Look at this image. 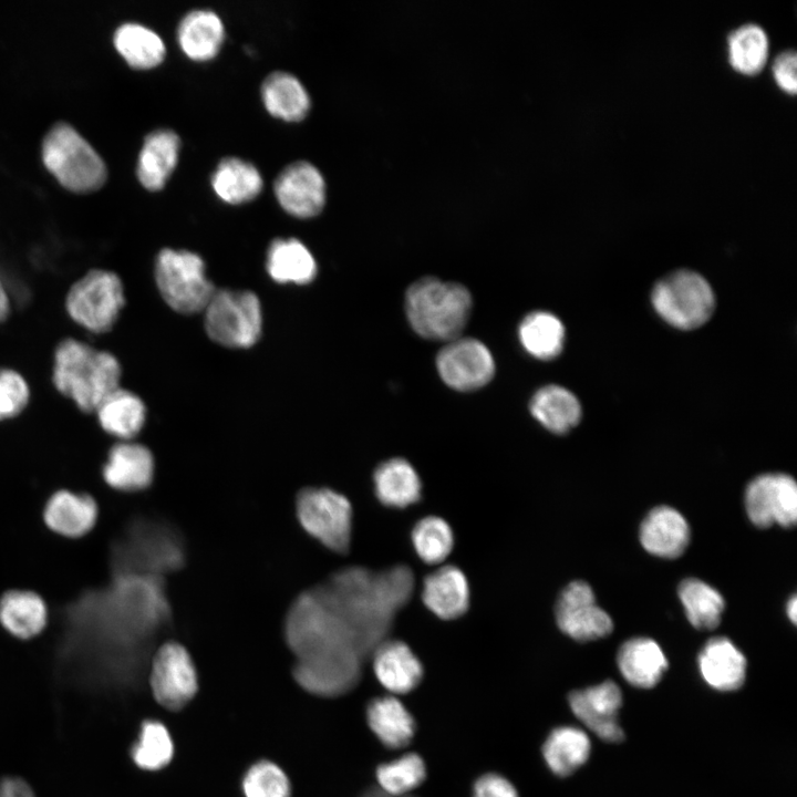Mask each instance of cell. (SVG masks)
I'll return each mask as SVG.
<instances>
[{
    "instance_id": "6da1fadb",
    "label": "cell",
    "mask_w": 797,
    "mask_h": 797,
    "mask_svg": "<svg viewBox=\"0 0 797 797\" xmlns=\"http://www.w3.org/2000/svg\"><path fill=\"white\" fill-rule=\"evenodd\" d=\"M413 576L406 566L380 572L352 568L338 573L322 591L351 630L363 658L387 640L396 612L413 593Z\"/></svg>"
},
{
    "instance_id": "7a4b0ae2",
    "label": "cell",
    "mask_w": 797,
    "mask_h": 797,
    "mask_svg": "<svg viewBox=\"0 0 797 797\" xmlns=\"http://www.w3.org/2000/svg\"><path fill=\"white\" fill-rule=\"evenodd\" d=\"M52 381L55 389L84 413H94L101 402L120 387L122 368L112 353L74 338L54 350Z\"/></svg>"
},
{
    "instance_id": "3957f363",
    "label": "cell",
    "mask_w": 797,
    "mask_h": 797,
    "mask_svg": "<svg viewBox=\"0 0 797 797\" xmlns=\"http://www.w3.org/2000/svg\"><path fill=\"white\" fill-rule=\"evenodd\" d=\"M472 296L460 283L424 277L405 294V311L413 330L429 340L451 341L459 337L472 310Z\"/></svg>"
},
{
    "instance_id": "277c9868",
    "label": "cell",
    "mask_w": 797,
    "mask_h": 797,
    "mask_svg": "<svg viewBox=\"0 0 797 797\" xmlns=\"http://www.w3.org/2000/svg\"><path fill=\"white\" fill-rule=\"evenodd\" d=\"M42 159L61 185L91 192L106 179V166L92 145L71 125L59 123L44 137Z\"/></svg>"
},
{
    "instance_id": "5b68a950",
    "label": "cell",
    "mask_w": 797,
    "mask_h": 797,
    "mask_svg": "<svg viewBox=\"0 0 797 797\" xmlns=\"http://www.w3.org/2000/svg\"><path fill=\"white\" fill-rule=\"evenodd\" d=\"M155 281L165 302L183 314L204 311L216 291L200 256L188 250L162 249L155 261Z\"/></svg>"
},
{
    "instance_id": "8992f818",
    "label": "cell",
    "mask_w": 797,
    "mask_h": 797,
    "mask_svg": "<svg viewBox=\"0 0 797 797\" xmlns=\"http://www.w3.org/2000/svg\"><path fill=\"white\" fill-rule=\"evenodd\" d=\"M651 302L665 322L682 330L703 325L715 309L710 283L697 272L685 269L659 280L652 289Z\"/></svg>"
},
{
    "instance_id": "52a82bcc",
    "label": "cell",
    "mask_w": 797,
    "mask_h": 797,
    "mask_svg": "<svg viewBox=\"0 0 797 797\" xmlns=\"http://www.w3.org/2000/svg\"><path fill=\"white\" fill-rule=\"evenodd\" d=\"M125 304L122 280L112 271L92 269L76 280L65 297L69 317L83 329L106 333Z\"/></svg>"
},
{
    "instance_id": "ba28073f",
    "label": "cell",
    "mask_w": 797,
    "mask_h": 797,
    "mask_svg": "<svg viewBox=\"0 0 797 797\" xmlns=\"http://www.w3.org/2000/svg\"><path fill=\"white\" fill-rule=\"evenodd\" d=\"M203 312L208 337L220 345L249 348L261 334V306L251 291L216 290Z\"/></svg>"
},
{
    "instance_id": "9c48e42d",
    "label": "cell",
    "mask_w": 797,
    "mask_h": 797,
    "mask_svg": "<svg viewBox=\"0 0 797 797\" xmlns=\"http://www.w3.org/2000/svg\"><path fill=\"white\" fill-rule=\"evenodd\" d=\"M301 526L327 548L345 553L351 544L352 506L348 498L329 488H307L297 499Z\"/></svg>"
},
{
    "instance_id": "30bf717a",
    "label": "cell",
    "mask_w": 797,
    "mask_h": 797,
    "mask_svg": "<svg viewBox=\"0 0 797 797\" xmlns=\"http://www.w3.org/2000/svg\"><path fill=\"white\" fill-rule=\"evenodd\" d=\"M149 685L158 704L177 711L188 704L198 690V677L190 654L182 644L170 641L155 652Z\"/></svg>"
},
{
    "instance_id": "8fae6325",
    "label": "cell",
    "mask_w": 797,
    "mask_h": 797,
    "mask_svg": "<svg viewBox=\"0 0 797 797\" xmlns=\"http://www.w3.org/2000/svg\"><path fill=\"white\" fill-rule=\"evenodd\" d=\"M436 368L443 382L456 391L478 390L495 374L490 351L474 338L448 341L437 353Z\"/></svg>"
},
{
    "instance_id": "7c38bea8",
    "label": "cell",
    "mask_w": 797,
    "mask_h": 797,
    "mask_svg": "<svg viewBox=\"0 0 797 797\" xmlns=\"http://www.w3.org/2000/svg\"><path fill=\"white\" fill-rule=\"evenodd\" d=\"M745 506L751 521L757 527L794 526L797 520L795 479L782 473L755 477L746 488Z\"/></svg>"
},
{
    "instance_id": "4fadbf2b",
    "label": "cell",
    "mask_w": 797,
    "mask_h": 797,
    "mask_svg": "<svg viewBox=\"0 0 797 797\" xmlns=\"http://www.w3.org/2000/svg\"><path fill=\"white\" fill-rule=\"evenodd\" d=\"M555 614L559 629L577 641L600 639L613 629L612 619L597 604L591 587L580 580L560 592Z\"/></svg>"
},
{
    "instance_id": "5bb4252c",
    "label": "cell",
    "mask_w": 797,
    "mask_h": 797,
    "mask_svg": "<svg viewBox=\"0 0 797 797\" xmlns=\"http://www.w3.org/2000/svg\"><path fill=\"white\" fill-rule=\"evenodd\" d=\"M273 190L280 206L299 218L318 215L325 203V183L320 170L308 161H296L278 174Z\"/></svg>"
},
{
    "instance_id": "9a60e30c",
    "label": "cell",
    "mask_w": 797,
    "mask_h": 797,
    "mask_svg": "<svg viewBox=\"0 0 797 797\" xmlns=\"http://www.w3.org/2000/svg\"><path fill=\"white\" fill-rule=\"evenodd\" d=\"M99 516L100 506L93 495L68 488L53 491L42 509L46 529L71 540L87 536L95 528Z\"/></svg>"
},
{
    "instance_id": "2e32d148",
    "label": "cell",
    "mask_w": 797,
    "mask_h": 797,
    "mask_svg": "<svg viewBox=\"0 0 797 797\" xmlns=\"http://www.w3.org/2000/svg\"><path fill=\"white\" fill-rule=\"evenodd\" d=\"M568 701L573 714L601 739L619 743L624 738L618 722L622 695L613 681L573 691Z\"/></svg>"
},
{
    "instance_id": "e0dca14e",
    "label": "cell",
    "mask_w": 797,
    "mask_h": 797,
    "mask_svg": "<svg viewBox=\"0 0 797 797\" xmlns=\"http://www.w3.org/2000/svg\"><path fill=\"white\" fill-rule=\"evenodd\" d=\"M362 660L349 655H320L299 659L294 667L298 683L320 696H337L359 681Z\"/></svg>"
},
{
    "instance_id": "ac0fdd59",
    "label": "cell",
    "mask_w": 797,
    "mask_h": 797,
    "mask_svg": "<svg viewBox=\"0 0 797 797\" xmlns=\"http://www.w3.org/2000/svg\"><path fill=\"white\" fill-rule=\"evenodd\" d=\"M154 474L151 451L136 442L120 441L107 452L101 475L104 483L120 491H137L148 487Z\"/></svg>"
},
{
    "instance_id": "d6986e66",
    "label": "cell",
    "mask_w": 797,
    "mask_h": 797,
    "mask_svg": "<svg viewBox=\"0 0 797 797\" xmlns=\"http://www.w3.org/2000/svg\"><path fill=\"white\" fill-rule=\"evenodd\" d=\"M48 623L49 608L39 592L10 588L0 594V627L12 638L34 639Z\"/></svg>"
},
{
    "instance_id": "ffe728a7",
    "label": "cell",
    "mask_w": 797,
    "mask_h": 797,
    "mask_svg": "<svg viewBox=\"0 0 797 797\" xmlns=\"http://www.w3.org/2000/svg\"><path fill=\"white\" fill-rule=\"evenodd\" d=\"M372 654L374 674L390 693L406 694L421 683L423 665L405 642L387 639Z\"/></svg>"
},
{
    "instance_id": "44dd1931",
    "label": "cell",
    "mask_w": 797,
    "mask_h": 797,
    "mask_svg": "<svg viewBox=\"0 0 797 797\" xmlns=\"http://www.w3.org/2000/svg\"><path fill=\"white\" fill-rule=\"evenodd\" d=\"M422 600L442 620L464 615L470 602L469 582L460 568L443 566L425 577Z\"/></svg>"
},
{
    "instance_id": "7402d4cb",
    "label": "cell",
    "mask_w": 797,
    "mask_h": 797,
    "mask_svg": "<svg viewBox=\"0 0 797 797\" xmlns=\"http://www.w3.org/2000/svg\"><path fill=\"white\" fill-rule=\"evenodd\" d=\"M640 540L650 553L662 558H677L690 541V527L685 518L672 507L653 508L640 527Z\"/></svg>"
},
{
    "instance_id": "603a6c76",
    "label": "cell",
    "mask_w": 797,
    "mask_h": 797,
    "mask_svg": "<svg viewBox=\"0 0 797 797\" xmlns=\"http://www.w3.org/2000/svg\"><path fill=\"white\" fill-rule=\"evenodd\" d=\"M179 147V136L173 130L158 128L147 134L136 167L145 188L158 190L164 187L178 162Z\"/></svg>"
},
{
    "instance_id": "cb8c5ba5",
    "label": "cell",
    "mask_w": 797,
    "mask_h": 797,
    "mask_svg": "<svg viewBox=\"0 0 797 797\" xmlns=\"http://www.w3.org/2000/svg\"><path fill=\"white\" fill-rule=\"evenodd\" d=\"M698 667L705 682L713 689L735 691L745 681L746 659L729 639L716 636L702 649Z\"/></svg>"
},
{
    "instance_id": "d4e9b609",
    "label": "cell",
    "mask_w": 797,
    "mask_h": 797,
    "mask_svg": "<svg viewBox=\"0 0 797 797\" xmlns=\"http://www.w3.org/2000/svg\"><path fill=\"white\" fill-rule=\"evenodd\" d=\"M379 501L390 508H406L422 496L421 478L413 465L402 457L381 463L373 474Z\"/></svg>"
},
{
    "instance_id": "484cf974",
    "label": "cell",
    "mask_w": 797,
    "mask_h": 797,
    "mask_svg": "<svg viewBox=\"0 0 797 797\" xmlns=\"http://www.w3.org/2000/svg\"><path fill=\"white\" fill-rule=\"evenodd\" d=\"M618 666L633 686L653 687L667 669V660L660 645L649 638H633L619 649Z\"/></svg>"
},
{
    "instance_id": "4316f807",
    "label": "cell",
    "mask_w": 797,
    "mask_h": 797,
    "mask_svg": "<svg viewBox=\"0 0 797 797\" xmlns=\"http://www.w3.org/2000/svg\"><path fill=\"white\" fill-rule=\"evenodd\" d=\"M224 38L225 28L220 17L208 9H194L187 12L177 28V40L182 50L196 61L214 58Z\"/></svg>"
},
{
    "instance_id": "83f0119b",
    "label": "cell",
    "mask_w": 797,
    "mask_h": 797,
    "mask_svg": "<svg viewBox=\"0 0 797 797\" xmlns=\"http://www.w3.org/2000/svg\"><path fill=\"white\" fill-rule=\"evenodd\" d=\"M368 725L389 748L408 745L415 734V722L408 710L394 695L373 698L366 707Z\"/></svg>"
},
{
    "instance_id": "f1b7e54d",
    "label": "cell",
    "mask_w": 797,
    "mask_h": 797,
    "mask_svg": "<svg viewBox=\"0 0 797 797\" xmlns=\"http://www.w3.org/2000/svg\"><path fill=\"white\" fill-rule=\"evenodd\" d=\"M95 413L102 429L121 441L134 438L146 418L142 398L121 386L101 402Z\"/></svg>"
},
{
    "instance_id": "f546056e",
    "label": "cell",
    "mask_w": 797,
    "mask_h": 797,
    "mask_svg": "<svg viewBox=\"0 0 797 797\" xmlns=\"http://www.w3.org/2000/svg\"><path fill=\"white\" fill-rule=\"evenodd\" d=\"M531 415L548 431L566 434L578 425L581 405L568 389L550 384L540 387L531 397Z\"/></svg>"
},
{
    "instance_id": "4dcf8cb0",
    "label": "cell",
    "mask_w": 797,
    "mask_h": 797,
    "mask_svg": "<svg viewBox=\"0 0 797 797\" xmlns=\"http://www.w3.org/2000/svg\"><path fill=\"white\" fill-rule=\"evenodd\" d=\"M267 271L279 283L307 284L317 276V262L297 238H277L267 251Z\"/></svg>"
},
{
    "instance_id": "1f68e13d",
    "label": "cell",
    "mask_w": 797,
    "mask_h": 797,
    "mask_svg": "<svg viewBox=\"0 0 797 797\" xmlns=\"http://www.w3.org/2000/svg\"><path fill=\"white\" fill-rule=\"evenodd\" d=\"M261 99L267 111L282 120H302L311 105L304 85L287 71H273L261 84Z\"/></svg>"
},
{
    "instance_id": "d6a6232c",
    "label": "cell",
    "mask_w": 797,
    "mask_h": 797,
    "mask_svg": "<svg viewBox=\"0 0 797 797\" xmlns=\"http://www.w3.org/2000/svg\"><path fill=\"white\" fill-rule=\"evenodd\" d=\"M259 169L240 157H224L211 175V186L217 196L229 204H242L257 197L262 189Z\"/></svg>"
},
{
    "instance_id": "836d02e7",
    "label": "cell",
    "mask_w": 797,
    "mask_h": 797,
    "mask_svg": "<svg viewBox=\"0 0 797 797\" xmlns=\"http://www.w3.org/2000/svg\"><path fill=\"white\" fill-rule=\"evenodd\" d=\"M590 751V739L582 729L560 726L551 731L546 738L542 756L549 769L563 777L582 766Z\"/></svg>"
},
{
    "instance_id": "e575fe53",
    "label": "cell",
    "mask_w": 797,
    "mask_h": 797,
    "mask_svg": "<svg viewBox=\"0 0 797 797\" xmlns=\"http://www.w3.org/2000/svg\"><path fill=\"white\" fill-rule=\"evenodd\" d=\"M518 338L531 356L538 360H551L560 354L566 331L562 322L555 314L534 311L521 320Z\"/></svg>"
},
{
    "instance_id": "d590c367",
    "label": "cell",
    "mask_w": 797,
    "mask_h": 797,
    "mask_svg": "<svg viewBox=\"0 0 797 797\" xmlns=\"http://www.w3.org/2000/svg\"><path fill=\"white\" fill-rule=\"evenodd\" d=\"M114 45L126 62L137 69L153 68L166 54L165 43L158 33L135 22L123 23L116 29Z\"/></svg>"
},
{
    "instance_id": "8d00e7d4",
    "label": "cell",
    "mask_w": 797,
    "mask_h": 797,
    "mask_svg": "<svg viewBox=\"0 0 797 797\" xmlns=\"http://www.w3.org/2000/svg\"><path fill=\"white\" fill-rule=\"evenodd\" d=\"M690 623L698 630H711L721 622L725 602L721 593L696 578L683 580L677 590Z\"/></svg>"
},
{
    "instance_id": "74e56055",
    "label": "cell",
    "mask_w": 797,
    "mask_h": 797,
    "mask_svg": "<svg viewBox=\"0 0 797 797\" xmlns=\"http://www.w3.org/2000/svg\"><path fill=\"white\" fill-rule=\"evenodd\" d=\"M728 60L732 66L744 74L759 72L768 55V38L765 30L755 23H746L728 34Z\"/></svg>"
},
{
    "instance_id": "f35d334b",
    "label": "cell",
    "mask_w": 797,
    "mask_h": 797,
    "mask_svg": "<svg viewBox=\"0 0 797 797\" xmlns=\"http://www.w3.org/2000/svg\"><path fill=\"white\" fill-rule=\"evenodd\" d=\"M411 540L418 558L427 565L446 560L454 547V532L449 524L438 516H426L413 527Z\"/></svg>"
},
{
    "instance_id": "ab89813d",
    "label": "cell",
    "mask_w": 797,
    "mask_h": 797,
    "mask_svg": "<svg viewBox=\"0 0 797 797\" xmlns=\"http://www.w3.org/2000/svg\"><path fill=\"white\" fill-rule=\"evenodd\" d=\"M131 755L133 762L144 770L166 767L174 756V742L167 727L155 720L144 721Z\"/></svg>"
},
{
    "instance_id": "60d3db41",
    "label": "cell",
    "mask_w": 797,
    "mask_h": 797,
    "mask_svg": "<svg viewBox=\"0 0 797 797\" xmlns=\"http://www.w3.org/2000/svg\"><path fill=\"white\" fill-rule=\"evenodd\" d=\"M379 788L393 796H406L426 777V766L421 756L408 753L376 768Z\"/></svg>"
},
{
    "instance_id": "b9f144b4",
    "label": "cell",
    "mask_w": 797,
    "mask_h": 797,
    "mask_svg": "<svg viewBox=\"0 0 797 797\" xmlns=\"http://www.w3.org/2000/svg\"><path fill=\"white\" fill-rule=\"evenodd\" d=\"M245 797H290L291 784L286 773L275 763L260 760L242 778Z\"/></svg>"
},
{
    "instance_id": "7bdbcfd3",
    "label": "cell",
    "mask_w": 797,
    "mask_h": 797,
    "mask_svg": "<svg viewBox=\"0 0 797 797\" xmlns=\"http://www.w3.org/2000/svg\"><path fill=\"white\" fill-rule=\"evenodd\" d=\"M30 400L25 379L15 370L0 368V422L21 414Z\"/></svg>"
},
{
    "instance_id": "ee69618b",
    "label": "cell",
    "mask_w": 797,
    "mask_h": 797,
    "mask_svg": "<svg viewBox=\"0 0 797 797\" xmlns=\"http://www.w3.org/2000/svg\"><path fill=\"white\" fill-rule=\"evenodd\" d=\"M796 52L785 50L780 52L773 63V75L778 86L787 93L794 94L797 89Z\"/></svg>"
},
{
    "instance_id": "f6af8a7d",
    "label": "cell",
    "mask_w": 797,
    "mask_h": 797,
    "mask_svg": "<svg viewBox=\"0 0 797 797\" xmlns=\"http://www.w3.org/2000/svg\"><path fill=\"white\" fill-rule=\"evenodd\" d=\"M473 797H519L515 786L504 776L489 773L474 784Z\"/></svg>"
},
{
    "instance_id": "bcb514c9",
    "label": "cell",
    "mask_w": 797,
    "mask_h": 797,
    "mask_svg": "<svg viewBox=\"0 0 797 797\" xmlns=\"http://www.w3.org/2000/svg\"><path fill=\"white\" fill-rule=\"evenodd\" d=\"M0 797H35L31 787L18 777L0 779Z\"/></svg>"
},
{
    "instance_id": "7dc6e473",
    "label": "cell",
    "mask_w": 797,
    "mask_h": 797,
    "mask_svg": "<svg viewBox=\"0 0 797 797\" xmlns=\"http://www.w3.org/2000/svg\"><path fill=\"white\" fill-rule=\"evenodd\" d=\"M10 313V299L8 291L0 278V323L6 321Z\"/></svg>"
},
{
    "instance_id": "c3c4849f",
    "label": "cell",
    "mask_w": 797,
    "mask_h": 797,
    "mask_svg": "<svg viewBox=\"0 0 797 797\" xmlns=\"http://www.w3.org/2000/svg\"><path fill=\"white\" fill-rule=\"evenodd\" d=\"M787 615L793 623H796L797 620V599L794 594L787 603Z\"/></svg>"
},
{
    "instance_id": "681fc988",
    "label": "cell",
    "mask_w": 797,
    "mask_h": 797,
    "mask_svg": "<svg viewBox=\"0 0 797 797\" xmlns=\"http://www.w3.org/2000/svg\"><path fill=\"white\" fill-rule=\"evenodd\" d=\"M362 797H410V796L408 795L393 796V795H389V794L384 793L383 790H381L380 788H377V789L368 790Z\"/></svg>"
}]
</instances>
